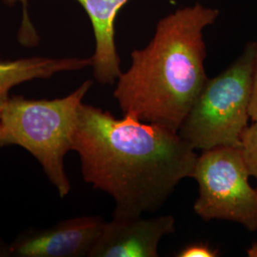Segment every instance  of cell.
Returning <instances> with one entry per match:
<instances>
[{
	"instance_id": "cell-1",
	"label": "cell",
	"mask_w": 257,
	"mask_h": 257,
	"mask_svg": "<svg viewBox=\"0 0 257 257\" xmlns=\"http://www.w3.org/2000/svg\"><path fill=\"white\" fill-rule=\"evenodd\" d=\"M73 151L85 182L110 194L113 218L159 211L177 185L192 177L198 155L178 133L82 103Z\"/></svg>"
},
{
	"instance_id": "cell-2",
	"label": "cell",
	"mask_w": 257,
	"mask_h": 257,
	"mask_svg": "<svg viewBox=\"0 0 257 257\" xmlns=\"http://www.w3.org/2000/svg\"><path fill=\"white\" fill-rule=\"evenodd\" d=\"M219 11L195 3L160 19L147 46L133 51L113 96L124 114L178 133L208 77L203 38Z\"/></svg>"
},
{
	"instance_id": "cell-3",
	"label": "cell",
	"mask_w": 257,
	"mask_h": 257,
	"mask_svg": "<svg viewBox=\"0 0 257 257\" xmlns=\"http://www.w3.org/2000/svg\"><path fill=\"white\" fill-rule=\"evenodd\" d=\"M92 86L87 80L69 95L51 100L11 96L0 113V147L28 151L62 198L71 191L64 157L73 151L78 110Z\"/></svg>"
},
{
	"instance_id": "cell-4",
	"label": "cell",
	"mask_w": 257,
	"mask_h": 257,
	"mask_svg": "<svg viewBox=\"0 0 257 257\" xmlns=\"http://www.w3.org/2000/svg\"><path fill=\"white\" fill-rule=\"evenodd\" d=\"M256 60L257 43L248 42L224 72L206 81L178 130L194 150L240 147Z\"/></svg>"
},
{
	"instance_id": "cell-5",
	"label": "cell",
	"mask_w": 257,
	"mask_h": 257,
	"mask_svg": "<svg viewBox=\"0 0 257 257\" xmlns=\"http://www.w3.org/2000/svg\"><path fill=\"white\" fill-rule=\"evenodd\" d=\"M240 147H216L197 156L192 178L198 185L193 205L203 220L223 219L257 230V189L248 183Z\"/></svg>"
},
{
	"instance_id": "cell-6",
	"label": "cell",
	"mask_w": 257,
	"mask_h": 257,
	"mask_svg": "<svg viewBox=\"0 0 257 257\" xmlns=\"http://www.w3.org/2000/svg\"><path fill=\"white\" fill-rule=\"evenodd\" d=\"M100 216H79L46 229L23 231L10 245L7 253L19 257L89 256L101 234Z\"/></svg>"
},
{
	"instance_id": "cell-7",
	"label": "cell",
	"mask_w": 257,
	"mask_h": 257,
	"mask_svg": "<svg viewBox=\"0 0 257 257\" xmlns=\"http://www.w3.org/2000/svg\"><path fill=\"white\" fill-rule=\"evenodd\" d=\"M175 231L173 215L113 218L106 222L91 257H157L161 239Z\"/></svg>"
},
{
	"instance_id": "cell-8",
	"label": "cell",
	"mask_w": 257,
	"mask_h": 257,
	"mask_svg": "<svg viewBox=\"0 0 257 257\" xmlns=\"http://www.w3.org/2000/svg\"><path fill=\"white\" fill-rule=\"evenodd\" d=\"M92 22L95 51L92 56L94 79L112 85L121 74L119 55L115 45L114 22L120 9L128 0H76Z\"/></svg>"
},
{
	"instance_id": "cell-9",
	"label": "cell",
	"mask_w": 257,
	"mask_h": 257,
	"mask_svg": "<svg viewBox=\"0 0 257 257\" xmlns=\"http://www.w3.org/2000/svg\"><path fill=\"white\" fill-rule=\"evenodd\" d=\"M89 58H51L35 56L16 60L0 58V113L9 100L11 90L19 84L35 79H48L63 72L80 71L92 67Z\"/></svg>"
},
{
	"instance_id": "cell-10",
	"label": "cell",
	"mask_w": 257,
	"mask_h": 257,
	"mask_svg": "<svg viewBox=\"0 0 257 257\" xmlns=\"http://www.w3.org/2000/svg\"><path fill=\"white\" fill-rule=\"evenodd\" d=\"M240 141V150L248 175L254 177L257 182V121L244 130Z\"/></svg>"
},
{
	"instance_id": "cell-11",
	"label": "cell",
	"mask_w": 257,
	"mask_h": 257,
	"mask_svg": "<svg viewBox=\"0 0 257 257\" xmlns=\"http://www.w3.org/2000/svg\"><path fill=\"white\" fill-rule=\"evenodd\" d=\"M10 6H14L18 3L22 5V22L19 28V42L26 47H35L38 44L39 37L34 27L30 17L28 15L27 0H2Z\"/></svg>"
},
{
	"instance_id": "cell-12",
	"label": "cell",
	"mask_w": 257,
	"mask_h": 257,
	"mask_svg": "<svg viewBox=\"0 0 257 257\" xmlns=\"http://www.w3.org/2000/svg\"><path fill=\"white\" fill-rule=\"evenodd\" d=\"M218 255L217 249H212L207 243H194L182 248L177 257H216Z\"/></svg>"
},
{
	"instance_id": "cell-13",
	"label": "cell",
	"mask_w": 257,
	"mask_h": 257,
	"mask_svg": "<svg viewBox=\"0 0 257 257\" xmlns=\"http://www.w3.org/2000/svg\"><path fill=\"white\" fill-rule=\"evenodd\" d=\"M248 113H249V118H251L252 121H257V60L253 77H252Z\"/></svg>"
},
{
	"instance_id": "cell-14",
	"label": "cell",
	"mask_w": 257,
	"mask_h": 257,
	"mask_svg": "<svg viewBox=\"0 0 257 257\" xmlns=\"http://www.w3.org/2000/svg\"><path fill=\"white\" fill-rule=\"evenodd\" d=\"M248 256L257 257V242L254 243L250 248L247 249Z\"/></svg>"
}]
</instances>
